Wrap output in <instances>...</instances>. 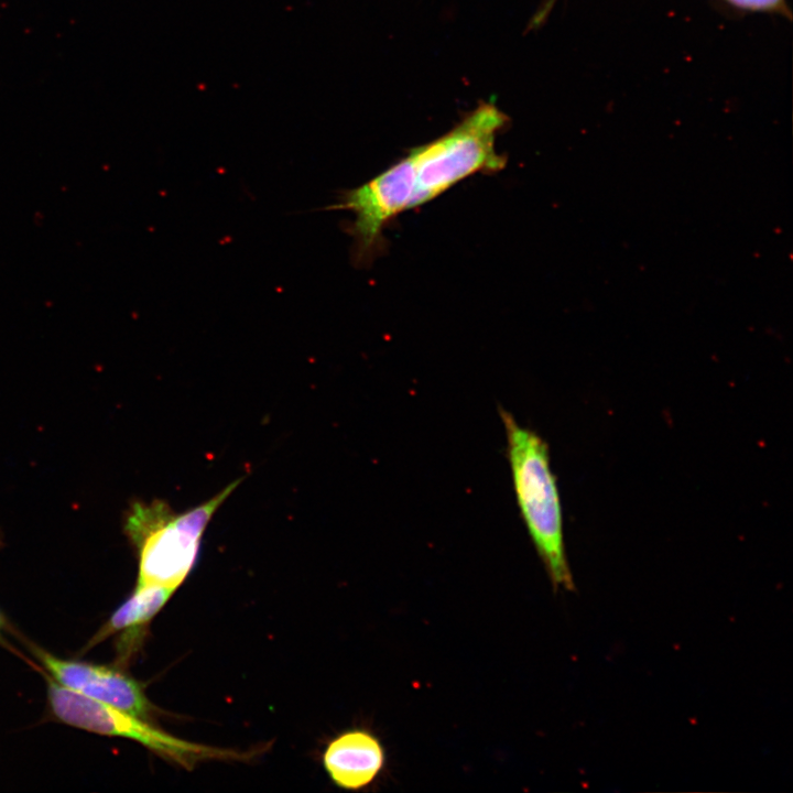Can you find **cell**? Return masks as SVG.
Wrapping results in <instances>:
<instances>
[{"instance_id": "obj_1", "label": "cell", "mask_w": 793, "mask_h": 793, "mask_svg": "<svg viewBox=\"0 0 793 793\" xmlns=\"http://www.w3.org/2000/svg\"><path fill=\"white\" fill-rule=\"evenodd\" d=\"M499 415L521 519L553 589L573 591L575 583L566 554L561 500L548 446L509 411L499 408Z\"/></svg>"}, {"instance_id": "obj_2", "label": "cell", "mask_w": 793, "mask_h": 793, "mask_svg": "<svg viewBox=\"0 0 793 793\" xmlns=\"http://www.w3.org/2000/svg\"><path fill=\"white\" fill-rule=\"evenodd\" d=\"M229 484L208 501L176 514L166 502L135 503L126 529L139 548L137 586L176 589L197 557L203 533L211 517L239 485Z\"/></svg>"}, {"instance_id": "obj_3", "label": "cell", "mask_w": 793, "mask_h": 793, "mask_svg": "<svg viewBox=\"0 0 793 793\" xmlns=\"http://www.w3.org/2000/svg\"><path fill=\"white\" fill-rule=\"evenodd\" d=\"M507 120L495 105L484 104L442 137L410 150L416 174L410 209L476 173L502 170L506 157L496 151L495 144Z\"/></svg>"}, {"instance_id": "obj_4", "label": "cell", "mask_w": 793, "mask_h": 793, "mask_svg": "<svg viewBox=\"0 0 793 793\" xmlns=\"http://www.w3.org/2000/svg\"><path fill=\"white\" fill-rule=\"evenodd\" d=\"M47 680V699L53 716L69 726L94 734L137 741L157 754L189 768L205 759H237L235 751L193 743L173 737L144 719L119 708L74 693Z\"/></svg>"}, {"instance_id": "obj_5", "label": "cell", "mask_w": 793, "mask_h": 793, "mask_svg": "<svg viewBox=\"0 0 793 793\" xmlns=\"http://www.w3.org/2000/svg\"><path fill=\"white\" fill-rule=\"evenodd\" d=\"M415 165L411 153L369 182L343 192L329 209L350 210L354 221L346 227L352 237L354 259L369 260L380 247L384 226L410 209L415 191Z\"/></svg>"}, {"instance_id": "obj_6", "label": "cell", "mask_w": 793, "mask_h": 793, "mask_svg": "<svg viewBox=\"0 0 793 793\" xmlns=\"http://www.w3.org/2000/svg\"><path fill=\"white\" fill-rule=\"evenodd\" d=\"M34 654L51 678L63 687L144 720L150 718L152 705L140 683L121 671L62 659L36 648Z\"/></svg>"}, {"instance_id": "obj_7", "label": "cell", "mask_w": 793, "mask_h": 793, "mask_svg": "<svg viewBox=\"0 0 793 793\" xmlns=\"http://www.w3.org/2000/svg\"><path fill=\"white\" fill-rule=\"evenodd\" d=\"M323 764L338 787L362 791L380 782L385 774L388 753L377 734L366 728H352L329 741Z\"/></svg>"}, {"instance_id": "obj_8", "label": "cell", "mask_w": 793, "mask_h": 793, "mask_svg": "<svg viewBox=\"0 0 793 793\" xmlns=\"http://www.w3.org/2000/svg\"><path fill=\"white\" fill-rule=\"evenodd\" d=\"M174 591L162 586H137L133 594L91 638L87 648L121 632L118 643L119 656L122 660L130 658L134 645L140 641L142 628L160 611Z\"/></svg>"}, {"instance_id": "obj_9", "label": "cell", "mask_w": 793, "mask_h": 793, "mask_svg": "<svg viewBox=\"0 0 793 793\" xmlns=\"http://www.w3.org/2000/svg\"><path fill=\"white\" fill-rule=\"evenodd\" d=\"M734 9L746 12L780 14L791 17L786 0H721Z\"/></svg>"}, {"instance_id": "obj_10", "label": "cell", "mask_w": 793, "mask_h": 793, "mask_svg": "<svg viewBox=\"0 0 793 793\" xmlns=\"http://www.w3.org/2000/svg\"><path fill=\"white\" fill-rule=\"evenodd\" d=\"M556 0H545L544 7L541 9V12L537 14L536 22H540L544 17L548 13V11L552 9Z\"/></svg>"}, {"instance_id": "obj_11", "label": "cell", "mask_w": 793, "mask_h": 793, "mask_svg": "<svg viewBox=\"0 0 793 793\" xmlns=\"http://www.w3.org/2000/svg\"><path fill=\"white\" fill-rule=\"evenodd\" d=\"M2 629H3V619H2V617L0 616V638H1V631H2Z\"/></svg>"}]
</instances>
